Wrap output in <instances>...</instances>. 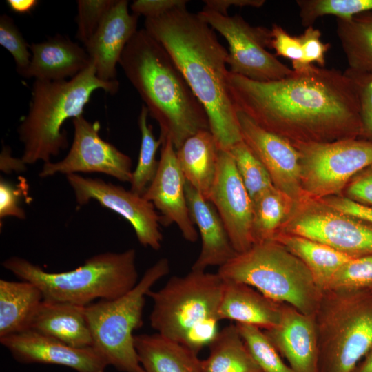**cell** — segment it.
Wrapping results in <instances>:
<instances>
[{"mask_svg":"<svg viewBox=\"0 0 372 372\" xmlns=\"http://www.w3.org/2000/svg\"><path fill=\"white\" fill-rule=\"evenodd\" d=\"M116 0L77 1L76 38L86 44L94 35Z\"/></svg>","mask_w":372,"mask_h":372,"instance_id":"37","label":"cell"},{"mask_svg":"<svg viewBox=\"0 0 372 372\" xmlns=\"http://www.w3.org/2000/svg\"><path fill=\"white\" fill-rule=\"evenodd\" d=\"M118 64L160 127L159 140L176 150L199 131L209 130L207 112L164 47L145 28L126 45Z\"/></svg>","mask_w":372,"mask_h":372,"instance_id":"3","label":"cell"},{"mask_svg":"<svg viewBox=\"0 0 372 372\" xmlns=\"http://www.w3.org/2000/svg\"><path fill=\"white\" fill-rule=\"evenodd\" d=\"M303 50V61L294 71H299L304 68L317 63L320 67L325 65V54L331 48L330 43H324L321 40V32L312 25L309 26L304 32L298 35Z\"/></svg>","mask_w":372,"mask_h":372,"instance_id":"41","label":"cell"},{"mask_svg":"<svg viewBox=\"0 0 372 372\" xmlns=\"http://www.w3.org/2000/svg\"><path fill=\"white\" fill-rule=\"evenodd\" d=\"M369 289H370L371 291H372V287H369Z\"/></svg>","mask_w":372,"mask_h":372,"instance_id":"50","label":"cell"},{"mask_svg":"<svg viewBox=\"0 0 372 372\" xmlns=\"http://www.w3.org/2000/svg\"><path fill=\"white\" fill-rule=\"evenodd\" d=\"M21 189L3 178L0 180V218L14 216L19 219H25V212L19 206Z\"/></svg>","mask_w":372,"mask_h":372,"instance_id":"43","label":"cell"},{"mask_svg":"<svg viewBox=\"0 0 372 372\" xmlns=\"http://www.w3.org/2000/svg\"><path fill=\"white\" fill-rule=\"evenodd\" d=\"M148 110L145 105L138 116V127L141 140L136 167L132 172L130 190L143 196L154 180L158 170L159 160H156L157 149L161 146V141L156 139L152 126L147 123Z\"/></svg>","mask_w":372,"mask_h":372,"instance_id":"32","label":"cell"},{"mask_svg":"<svg viewBox=\"0 0 372 372\" xmlns=\"http://www.w3.org/2000/svg\"><path fill=\"white\" fill-rule=\"evenodd\" d=\"M282 305L249 285L223 280L218 317L220 320H232L267 330L279 322Z\"/></svg>","mask_w":372,"mask_h":372,"instance_id":"23","label":"cell"},{"mask_svg":"<svg viewBox=\"0 0 372 372\" xmlns=\"http://www.w3.org/2000/svg\"><path fill=\"white\" fill-rule=\"evenodd\" d=\"M251 355L262 372H293L265 331L255 326L236 323Z\"/></svg>","mask_w":372,"mask_h":372,"instance_id":"35","label":"cell"},{"mask_svg":"<svg viewBox=\"0 0 372 372\" xmlns=\"http://www.w3.org/2000/svg\"><path fill=\"white\" fill-rule=\"evenodd\" d=\"M229 45V71L259 82L282 79L293 70L280 62L270 48L271 30L253 26L240 15H223L207 8L198 13Z\"/></svg>","mask_w":372,"mask_h":372,"instance_id":"11","label":"cell"},{"mask_svg":"<svg viewBox=\"0 0 372 372\" xmlns=\"http://www.w3.org/2000/svg\"><path fill=\"white\" fill-rule=\"evenodd\" d=\"M358 98L361 132L359 138L372 141V71L358 72L347 69Z\"/></svg>","mask_w":372,"mask_h":372,"instance_id":"39","label":"cell"},{"mask_svg":"<svg viewBox=\"0 0 372 372\" xmlns=\"http://www.w3.org/2000/svg\"><path fill=\"white\" fill-rule=\"evenodd\" d=\"M217 273L223 280L249 285L307 315H314L322 293L307 266L273 240L236 254Z\"/></svg>","mask_w":372,"mask_h":372,"instance_id":"7","label":"cell"},{"mask_svg":"<svg viewBox=\"0 0 372 372\" xmlns=\"http://www.w3.org/2000/svg\"><path fill=\"white\" fill-rule=\"evenodd\" d=\"M228 151L254 204L263 193L274 186L271 178L264 165L242 140Z\"/></svg>","mask_w":372,"mask_h":372,"instance_id":"33","label":"cell"},{"mask_svg":"<svg viewBox=\"0 0 372 372\" xmlns=\"http://www.w3.org/2000/svg\"><path fill=\"white\" fill-rule=\"evenodd\" d=\"M237 116L242 141L264 165L273 185L296 203L304 199L300 154L292 143L242 112L237 111Z\"/></svg>","mask_w":372,"mask_h":372,"instance_id":"16","label":"cell"},{"mask_svg":"<svg viewBox=\"0 0 372 372\" xmlns=\"http://www.w3.org/2000/svg\"><path fill=\"white\" fill-rule=\"evenodd\" d=\"M118 88V81L100 80L92 63L69 81L35 80L28 112L17 129L23 145V163L50 162L68 147L66 132L62 131L65 122L83 115L96 90L114 94Z\"/></svg>","mask_w":372,"mask_h":372,"instance_id":"4","label":"cell"},{"mask_svg":"<svg viewBox=\"0 0 372 372\" xmlns=\"http://www.w3.org/2000/svg\"><path fill=\"white\" fill-rule=\"evenodd\" d=\"M270 48L280 56L292 62V70L298 68L303 61V50L298 36H292L278 24H273L271 29Z\"/></svg>","mask_w":372,"mask_h":372,"instance_id":"40","label":"cell"},{"mask_svg":"<svg viewBox=\"0 0 372 372\" xmlns=\"http://www.w3.org/2000/svg\"><path fill=\"white\" fill-rule=\"evenodd\" d=\"M343 192L347 198L372 207V164L355 174Z\"/></svg>","mask_w":372,"mask_h":372,"instance_id":"42","label":"cell"},{"mask_svg":"<svg viewBox=\"0 0 372 372\" xmlns=\"http://www.w3.org/2000/svg\"><path fill=\"white\" fill-rule=\"evenodd\" d=\"M336 32L346 56L347 69L358 72L372 71V12L351 20H336Z\"/></svg>","mask_w":372,"mask_h":372,"instance_id":"30","label":"cell"},{"mask_svg":"<svg viewBox=\"0 0 372 372\" xmlns=\"http://www.w3.org/2000/svg\"><path fill=\"white\" fill-rule=\"evenodd\" d=\"M219 150L210 130L198 132L176 150L185 180L207 200L216 176Z\"/></svg>","mask_w":372,"mask_h":372,"instance_id":"25","label":"cell"},{"mask_svg":"<svg viewBox=\"0 0 372 372\" xmlns=\"http://www.w3.org/2000/svg\"><path fill=\"white\" fill-rule=\"evenodd\" d=\"M169 271L168 259L162 258L124 295L112 300H99L85 306L92 347L108 366L120 372H145L135 348L134 331L143 325L148 292Z\"/></svg>","mask_w":372,"mask_h":372,"instance_id":"9","label":"cell"},{"mask_svg":"<svg viewBox=\"0 0 372 372\" xmlns=\"http://www.w3.org/2000/svg\"><path fill=\"white\" fill-rule=\"evenodd\" d=\"M85 307L43 300L28 329L74 347H92V339Z\"/></svg>","mask_w":372,"mask_h":372,"instance_id":"24","label":"cell"},{"mask_svg":"<svg viewBox=\"0 0 372 372\" xmlns=\"http://www.w3.org/2000/svg\"><path fill=\"white\" fill-rule=\"evenodd\" d=\"M0 44L12 56L19 73L30 65L32 54L30 46L15 25L14 20L7 14L0 17Z\"/></svg>","mask_w":372,"mask_h":372,"instance_id":"38","label":"cell"},{"mask_svg":"<svg viewBox=\"0 0 372 372\" xmlns=\"http://www.w3.org/2000/svg\"><path fill=\"white\" fill-rule=\"evenodd\" d=\"M9 168L20 171L21 168H25V164L21 159L12 157L9 147L3 146L1 153V169L6 171L10 169Z\"/></svg>","mask_w":372,"mask_h":372,"instance_id":"47","label":"cell"},{"mask_svg":"<svg viewBox=\"0 0 372 372\" xmlns=\"http://www.w3.org/2000/svg\"><path fill=\"white\" fill-rule=\"evenodd\" d=\"M18 362L59 365L76 372H105L108 365L93 347L77 348L34 331L0 338Z\"/></svg>","mask_w":372,"mask_h":372,"instance_id":"18","label":"cell"},{"mask_svg":"<svg viewBox=\"0 0 372 372\" xmlns=\"http://www.w3.org/2000/svg\"><path fill=\"white\" fill-rule=\"evenodd\" d=\"M185 195L190 216L201 238L200 254L192 269L205 271L223 266L237 253L213 204L185 180Z\"/></svg>","mask_w":372,"mask_h":372,"instance_id":"21","label":"cell"},{"mask_svg":"<svg viewBox=\"0 0 372 372\" xmlns=\"http://www.w3.org/2000/svg\"><path fill=\"white\" fill-rule=\"evenodd\" d=\"M144 28L167 50L203 105L219 148L229 150L241 141L227 85L228 51L214 30L187 7L145 19Z\"/></svg>","mask_w":372,"mask_h":372,"instance_id":"2","label":"cell"},{"mask_svg":"<svg viewBox=\"0 0 372 372\" xmlns=\"http://www.w3.org/2000/svg\"><path fill=\"white\" fill-rule=\"evenodd\" d=\"M208 200L217 210L236 252L249 249L255 243L254 205L228 150H219L216 176Z\"/></svg>","mask_w":372,"mask_h":372,"instance_id":"15","label":"cell"},{"mask_svg":"<svg viewBox=\"0 0 372 372\" xmlns=\"http://www.w3.org/2000/svg\"><path fill=\"white\" fill-rule=\"evenodd\" d=\"M72 123L74 136L68 154L61 161L44 163L39 176L97 172L130 183L131 158L101 138L99 123H91L82 115L72 119Z\"/></svg>","mask_w":372,"mask_h":372,"instance_id":"14","label":"cell"},{"mask_svg":"<svg viewBox=\"0 0 372 372\" xmlns=\"http://www.w3.org/2000/svg\"><path fill=\"white\" fill-rule=\"evenodd\" d=\"M66 179L79 205L96 200L101 206L126 219L143 247L154 250L161 248L163 241L161 216L154 205L143 196L97 178L72 174L67 175Z\"/></svg>","mask_w":372,"mask_h":372,"instance_id":"13","label":"cell"},{"mask_svg":"<svg viewBox=\"0 0 372 372\" xmlns=\"http://www.w3.org/2000/svg\"><path fill=\"white\" fill-rule=\"evenodd\" d=\"M223 280L218 273L194 270L172 276L147 296L153 302L151 327L160 335L196 353L218 333V308Z\"/></svg>","mask_w":372,"mask_h":372,"instance_id":"5","label":"cell"},{"mask_svg":"<svg viewBox=\"0 0 372 372\" xmlns=\"http://www.w3.org/2000/svg\"><path fill=\"white\" fill-rule=\"evenodd\" d=\"M371 287L372 254L353 258L346 262L335 274L327 289H363Z\"/></svg>","mask_w":372,"mask_h":372,"instance_id":"36","label":"cell"},{"mask_svg":"<svg viewBox=\"0 0 372 372\" xmlns=\"http://www.w3.org/2000/svg\"><path fill=\"white\" fill-rule=\"evenodd\" d=\"M296 203L275 186L263 193L253 204L255 243L272 240L290 216Z\"/></svg>","mask_w":372,"mask_h":372,"instance_id":"31","label":"cell"},{"mask_svg":"<svg viewBox=\"0 0 372 372\" xmlns=\"http://www.w3.org/2000/svg\"><path fill=\"white\" fill-rule=\"evenodd\" d=\"M296 3L301 23L306 27L325 15L349 21L358 14L372 12V0H298Z\"/></svg>","mask_w":372,"mask_h":372,"instance_id":"34","label":"cell"},{"mask_svg":"<svg viewBox=\"0 0 372 372\" xmlns=\"http://www.w3.org/2000/svg\"><path fill=\"white\" fill-rule=\"evenodd\" d=\"M205 8L223 15H228L230 6L260 8L265 3V0H204Z\"/></svg>","mask_w":372,"mask_h":372,"instance_id":"46","label":"cell"},{"mask_svg":"<svg viewBox=\"0 0 372 372\" xmlns=\"http://www.w3.org/2000/svg\"><path fill=\"white\" fill-rule=\"evenodd\" d=\"M353 372H372V349L360 362Z\"/></svg>","mask_w":372,"mask_h":372,"instance_id":"49","label":"cell"},{"mask_svg":"<svg viewBox=\"0 0 372 372\" xmlns=\"http://www.w3.org/2000/svg\"><path fill=\"white\" fill-rule=\"evenodd\" d=\"M185 187L176 150L172 141L166 138L161 144L156 176L143 196L159 211L162 224H176L187 241L195 242L198 232L190 216Z\"/></svg>","mask_w":372,"mask_h":372,"instance_id":"17","label":"cell"},{"mask_svg":"<svg viewBox=\"0 0 372 372\" xmlns=\"http://www.w3.org/2000/svg\"><path fill=\"white\" fill-rule=\"evenodd\" d=\"M208 356L201 360L200 372H262L251 355L236 324L218 333L208 346Z\"/></svg>","mask_w":372,"mask_h":372,"instance_id":"29","label":"cell"},{"mask_svg":"<svg viewBox=\"0 0 372 372\" xmlns=\"http://www.w3.org/2000/svg\"><path fill=\"white\" fill-rule=\"evenodd\" d=\"M28 67L19 74L35 80L61 81L73 78L92 63L85 49L69 37L57 34L30 46Z\"/></svg>","mask_w":372,"mask_h":372,"instance_id":"22","label":"cell"},{"mask_svg":"<svg viewBox=\"0 0 372 372\" xmlns=\"http://www.w3.org/2000/svg\"><path fill=\"white\" fill-rule=\"evenodd\" d=\"M235 109L293 143L359 138L358 98L351 79L313 64L280 80L259 82L229 71Z\"/></svg>","mask_w":372,"mask_h":372,"instance_id":"1","label":"cell"},{"mask_svg":"<svg viewBox=\"0 0 372 372\" xmlns=\"http://www.w3.org/2000/svg\"><path fill=\"white\" fill-rule=\"evenodd\" d=\"M138 17L129 12L127 1L116 0L94 35L84 45L96 76L102 81H118L116 65L126 45L138 30Z\"/></svg>","mask_w":372,"mask_h":372,"instance_id":"19","label":"cell"},{"mask_svg":"<svg viewBox=\"0 0 372 372\" xmlns=\"http://www.w3.org/2000/svg\"><path fill=\"white\" fill-rule=\"evenodd\" d=\"M278 232L311 239L351 258L372 254V225L320 200L296 203Z\"/></svg>","mask_w":372,"mask_h":372,"instance_id":"12","label":"cell"},{"mask_svg":"<svg viewBox=\"0 0 372 372\" xmlns=\"http://www.w3.org/2000/svg\"><path fill=\"white\" fill-rule=\"evenodd\" d=\"M293 372H318V340L313 315L283 304L274 327L263 330Z\"/></svg>","mask_w":372,"mask_h":372,"instance_id":"20","label":"cell"},{"mask_svg":"<svg viewBox=\"0 0 372 372\" xmlns=\"http://www.w3.org/2000/svg\"><path fill=\"white\" fill-rule=\"evenodd\" d=\"M297 256L309 269L316 284L323 291L337 271L351 257L311 239L278 232L272 239Z\"/></svg>","mask_w":372,"mask_h":372,"instance_id":"28","label":"cell"},{"mask_svg":"<svg viewBox=\"0 0 372 372\" xmlns=\"http://www.w3.org/2000/svg\"><path fill=\"white\" fill-rule=\"evenodd\" d=\"M43 300L32 282L1 279L0 338L28 330Z\"/></svg>","mask_w":372,"mask_h":372,"instance_id":"27","label":"cell"},{"mask_svg":"<svg viewBox=\"0 0 372 372\" xmlns=\"http://www.w3.org/2000/svg\"><path fill=\"white\" fill-rule=\"evenodd\" d=\"M319 200L333 209L372 225V207L357 203L343 195L333 196Z\"/></svg>","mask_w":372,"mask_h":372,"instance_id":"45","label":"cell"},{"mask_svg":"<svg viewBox=\"0 0 372 372\" xmlns=\"http://www.w3.org/2000/svg\"><path fill=\"white\" fill-rule=\"evenodd\" d=\"M136 252H103L85 260L79 267L48 272L25 258L11 256L2 266L20 280L34 284L43 300L87 306L95 300H112L131 290L138 282Z\"/></svg>","mask_w":372,"mask_h":372,"instance_id":"6","label":"cell"},{"mask_svg":"<svg viewBox=\"0 0 372 372\" xmlns=\"http://www.w3.org/2000/svg\"><path fill=\"white\" fill-rule=\"evenodd\" d=\"M313 316L318 372H353L372 349L371 289H324Z\"/></svg>","mask_w":372,"mask_h":372,"instance_id":"8","label":"cell"},{"mask_svg":"<svg viewBox=\"0 0 372 372\" xmlns=\"http://www.w3.org/2000/svg\"><path fill=\"white\" fill-rule=\"evenodd\" d=\"M300 154L305 198L340 195L351 178L372 164V141L360 138L292 143Z\"/></svg>","mask_w":372,"mask_h":372,"instance_id":"10","label":"cell"},{"mask_svg":"<svg viewBox=\"0 0 372 372\" xmlns=\"http://www.w3.org/2000/svg\"><path fill=\"white\" fill-rule=\"evenodd\" d=\"M185 0H135L130 5L132 13L145 19L158 17L176 8L187 7Z\"/></svg>","mask_w":372,"mask_h":372,"instance_id":"44","label":"cell"},{"mask_svg":"<svg viewBox=\"0 0 372 372\" xmlns=\"http://www.w3.org/2000/svg\"><path fill=\"white\" fill-rule=\"evenodd\" d=\"M134 345L145 372H200L198 353L158 333L135 335Z\"/></svg>","mask_w":372,"mask_h":372,"instance_id":"26","label":"cell"},{"mask_svg":"<svg viewBox=\"0 0 372 372\" xmlns=\"http://www.w3.org/2000/svg\"><path fill=\"white\" fill-rule=\"evenodd\" d=\"M6 3L10 9L17 14H28L33 10L39 3L37 0H7Z\"/></svg>","mask_w":372,"mask_h":372,"instance_id":"48","label":"cell"}]
</instances>
